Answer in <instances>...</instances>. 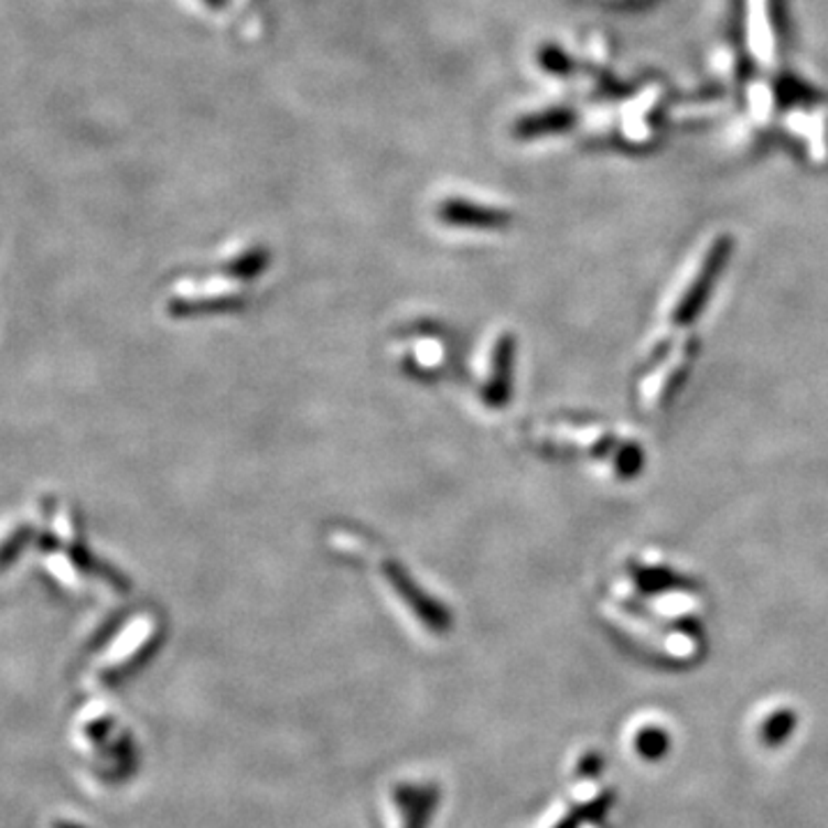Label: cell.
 Masks as SVG:
<instances>
[{"label":"cell","instance_id":"5","mask_svg":"<svg viewBox=\"0 0 828 828\" xmlns=\"http://www.w3.org/2000/svg\"><path fill=\"white\" fill-rule=\"evenodd\" d=\"M37 546H40V550H42V552H53V550H56V548L61 546V541L56 539V534H51V531H42V534H40V537H37Z\"/></svg>","mask_w":828,"mask_h":828},{"label":"cell","instance_id":"2","mask_svg":"<svg viewBox=\"0 0 828 828\" xmlns=\"http://www.w3.org/2000/svg\"><path fill=\"white\" fill-rule=\"evenodd\" d=\"M631 578L637 584V590L647 594H660V592H692L696 590V580H690L667 567H637L631 564Z\"/></svg>","mask_w":828,"mask_h":828},{"label":"cell","instance_id":"1","mask_svg":"<svg viewBox=\"0 0 828 828\" xmlns=\"http://www.w3.org/2000/svg\"><path fill=\"white\" fill-rule=\"evenodd\" d=\"M732 254V239L730 237H718L713 247L709 249L705 262H702V270L698 272V277L692 279V283L688 286L684 300L675 307L673 311V325L677 327H688L690 323H696V320L702 315L709 298H711V290L716 286V281L720 279V275H723L725 265H728V258Z\"/></svg>","mask_w":828,"mask_h":828},{"label":"cell","instance_id":"3","mask_svg":"<svg viewBox=\"0 0 828 828\" xmlns=\"http://www.w3.org/2000/svg\"><path fill=\"white\" fill-rule=\"evenodd\" d=\"M35 539V529L31 525H21L17 527L10 537L0 544V571L10 569L17 559L23 555V550L31 546Z\"/></svg>","mask_w":828,"mask_h":828},{"label":"cell","instance_id":"4","mask_svg":"<svg viewBox=\"0 0 828 828\" xmlns=\"http://www.w3.org/2000/svg\"><path fill=\"white\" fill-rule=\"evenodd\" d=\"M645 467V451L639 449L635 442H624L617 444L614 449V470H617L620 476L633 478L639 474V470Z\"/></svg>","mask_w":828,"mask_h":828},{"label":"cell","instance_id":"6","mask_svg":"<svg viewBox=\"0 0 828 828\" xmlns=\"http://www.w3.org/2000/svg\"><path fill=\"white\" fill-rule=\"evenodd\" d=\"M51 828H88V826L76 824V821H67V819H58V821H53Z\"/></svg>","mask_w":828,"mask_h":828}]
</instances>
